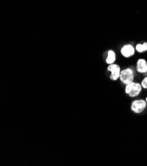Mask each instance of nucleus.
Returning <instances> with one entry per match:
<instances>
[{"label":"nucleus","instance_id":"1","mask_svg":"<svg viewBox=\"0 0 147 166\" xmlns=\"http://www.w3.org/2000/svg\"><path fill=\"white\" fill-rule=\"evenodd\" d=\"M142 89H143V87L140 84L133 81L129 84L125 85V91L129 95V97H135L140 94Z\"/></svg>","mask_w":147,"mask_h":166},{"label":"nucleus","instance_id":"2","mask_svg":"<svg viewBox=\"0 0 147 166\" xmlns=\"http://www.w3.org/2000/svg\"><path fill=\"white\" fill-rule=\"evenodd\" d=\"M134 77L135 76L133 70L130 68H128L122 70L121 71L119 80L123 84L127 85L133 81Z\"/></svg>","mask_w":147,"mask_h":166},{"label":"nucleus","instance_id":"3","mask_svg":"<svg viewBox=\"0 0 147 166\" xmlns=\"http://www.w3.org/2000/svg\"><path fill=\"white\" fill-rule=\"evenodd\" d=\"M146 101L143 99L135 100L131 103V109L136 114L141 113L146 108Z\"/></svg>","mask_w":147,"mask_h":166},{"label":"nucleus","instance_id":"4","mask_svg":"<svg viewBox=\"0 0 147 166\" xmlns=\"http://www.w3.org/2000/svg\"><path fill=\"white\" fill-rule=\"evenodd\" d=\"M107 70L108 71L111 72V75L109 76V78L112 80L116 81L118 79H119V76L122 70H121L120 66L118 64L115 63L112 64H109L108 66Z\"/></svg>","mask_w":147,"mask_h":166},{"label":"nucleus","instance_id":"5","mask_svg":"<svg viewBox=\"0 0 147 166\" xmlns=\"http://www.w3.org/2000/svg\"><path fill=\"white\" fill-rule=\"evenodd\" d=\"M135 48L132 44H125L123 46L122 48H121V54L122 55L125 57V58H130V57L133 56L135 53Z\"/></svg>","mask_w":147,"mask_h":166},{"label":"nucleus","instance_id":"6","mask_svg":"<svg viewBox=\"0 0 147 166\" xmlns=\"http://www.w3.org/2000/svg\"><path fill=\"white\" fill-rule=\"evenodd\" d=\"M136 71L140 74H145L147 72V62L144 58H139L136 62Z\"/></svg>","mask_w":147,"mask_h":166},{"label":"nucleus","instance_id":"7","mask_svg":"<svg viewBox=\"0 0 147 166\" xmlns=\"http://www.w3.org/2000/svg\"><path fill=\"white\" fill-rule=\"evenodd\" d=\"M115 60H116V54H115V52L112 50H108L106 59V64L108 65L114 64Z\"/></svg>","mask_w":147,"mask_h":166},{"label":"nucleus","instance_id":"8","mask_svg":"<svg viewBox=\"0 0 147 166\" xmlns=\"http://www.w3.org/2000/svg\"><path fill=\"white\" fill-rule=\"evenodd\" d=\"M135 50L139 53H143L147 51V43L145 42L143 44H137L135 46Z\"/></svg>","mask_w":147,"mask_h":166},{"label":"nucleus","instance_id":"9","mask_svg":"<svg viewBox=\"0 0 147 166\" xmlns=\"http://www.w3.org/2000/svg\"><path fill=\"white\" fill-rule=\"evenodd\" d=\"M140 84L144 89H147V77H145V78L143 80V81H142Z\"/></svg>","mask_w":147,"mask_h":166},{"label":"nucleus","instance_id":"10","mask_svg":"<svg viewBox=\"0 0 147 166\" xmlns=\"http://www.w3.org/2000/svg\"><path fill=\"white\" fill-rule=\"evenodd\" d=\"M145 101H146V103H147V97L146 98V100H145Z\"/></svg>","mask_w":147,"mask_h":166}]
</instances>
